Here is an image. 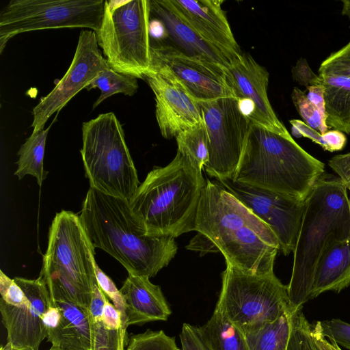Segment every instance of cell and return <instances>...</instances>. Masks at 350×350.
<instances>
[{"instance_id":"obj_1","label":"cell","mask_w":350,"mask_h":350,"mask_svg":"<svg viewBox=\"0 0 350 350\" xmlns=\"http://www.w3.org/2000/svg\"><path fill=\"white\" fill-rule=\"evenodd\" d=\"M195 231L213 243L226 265L250 274L273 272L280 251L277 237L268 225L217 180H206Z\"/></svg>"},{"instance_id":"obj_2","label":"cell","mask_w":350,"mask_h":350,"mask_svg":"<svg viewBox=\"0 0 350 350\" xmlns=\"http://www.w3.org/2000/svg\"><path fill=\"white\" fill-rule=\"evenodd\" d=\"M79 217L94 248L108 253L129 274L154 277L177 252L174 238L145 233L129 201L93 188L87 192Z\"/></svg>"},{"instance_id":"obj_3","label":"cell","mask_w":350,"mask_h":350,"mask_svg":"<svg viewBox=\"0 0 350 350\" xmlns=\"http://www.w3.org/2000/svg\"><path fill=\"white\" fill-rule=\"evenodd\" d=\"M350 239V206L347 189L339 178L323 174L304 201L302 219L293 250V265L287 285L295 310L310 299L317 263L336 241Z\"/></svg>"},{"instance_id":"obj_4","label":"cell","mask_w":350,"mask_h":350,"mask_svg":"<svg viewBox=\"0 0 350 350\" xmlns=\"http://www.w3.org/2000/svg\"><path fill=\"white\" fill-rule=\"evenodd\" d=\"M206 182L202 170L177 151L168 165L147 174L129 201V207L147 235L176 238L195 231Z\"/></svg>"},{"instance_id":"obj_5","label":"cell","mask_w":350,"mask_h":350,"mask_svg":"<svg viewBox=\"0 0 350 350\" xmlns=\"http://www.w3.org/2000/svg\"><path fill=\"white\" fill-rule=\"evenodd\" d=\"M325 164L303 149L291 136L252 123L233 179L305 201Z\"/></svg>"},{"instance_id":"obj_6","label":"cell","mask_w":350,"mask_h":350,"mask_svg":"<svg viewBox=\"0 0 350 350\" xmlns=\"http://www.w3.org/2000/svg\"><path fill=\"white\" fill-rule=\"evenodd\" d=\"M81 158L91 188L127 201L139 187L122 126L113 112L82 124Z\"/></svg>"},{"instance_id":"obj_7","label":"cell","mask_w":350,"mask_h":350,"mask_svg":"<svg viewBox=\"0 0 350 350\" xmlns=\"http://www.w3.org/2000/svg\"><path fill=\"white\" fill-rule=\"evenodd\" d=\"M96 32L111 68L144 79L151 64L150 0H106Z\"/></svg>"},{"instance_id":"obj_8","label":"cell","mask_w":350,"mask_h":350,"mask_svg":"<svg viewBox=\"0 0 350 350\" xmlns=\"http://www.w3.org/2000/svg\"><path fill=\"white\" fill-rule=\"evenodd\" d=\"M215 309L242 333L277 320L291 306L287 286L274 272L250 274L226 265Z\"/></svg>"},{"instance_id":"obj_9","label":"cell","mask_w":350,"mask_h":350,"mask_svg":"<svg viewBox=\"0 0 350 350\" xmlns=\"http://www.w3.org/2000/svg\"><path fill=\"white\" fill-rule=\"evenodd\" d=\"M104 0H12L0 13V53L14 36L58 28H88L96 32Z\"/></svg>"},{"instance_id":"obj_10","label":"cell","mask_w":350,"mask_h":350,"mask_svg":"<svg viewBox=\"0 0 350 350\" xmlns=\"http://www.w3.org/2000/svg\"><path fill=\"white\" fill-rule=\"evenodd\" d=\"M94 254L79 215L63 210L55 215L49 228L41 271L63 276L92 296L98 284Z\"/></svg>"},{"instance_id":"obj_11","label":"cell","mask_w":350,"mask_h":350,"mask_svg":"<svg viewBox=\"0 0 350 350\" xmlns=\"http://www.w3.org/2000/svg\"><path fill=\"white\" fill-rule=\"evenodd\" d=\"M199 105L208 142L209 161L204 170L216 180L232 178L252 122L234 97L200 101Z\"/></svg>"},{"instance_id":"obj_12","label":"cell","mask_w":350,"mask_h":350,"mask_svg":"<svg viewBox=\"0 0 350 350\" xmlns=\"http://www.w3.org/2000/svg\"><path fill=\"white\" fill-rule=\"evenodd\" d=\"M224 68L183 53L169 42L151 43L152 71L197 102L233 96Z\"/></svg>"},{"instance_id":"obj_13","label":"cell","mask_w":350,"mask_h":350,"mask_svg":"<svg viewBox=\"0 0 350 350\" xmlns=\"http://www.w3.org/2000/svg\"><path fill=\"white\" fill-rule=\"evenodd\" d=\"M109 68L98 49L96 32L82 30L69 68L55 88L42 97L33 109V132L44 129L53 113L59 112L77 94L87 89L103 71Z\"/></svg>"},{"instance_id":"obj_14","label":"cell","mask_w":350,"mask_h":350,"mask_svg":"<svg viewBox=\"0 0 350 350\" xmlns=\"http://www.w3.org/2000/svg\"><path fill=\"white\" fill-rule=\"evenodd\" d=\"M256 217L278 239L285 256L293 252L304 209V201L234 180H216Z\"/></svg>"},{"instance_id":"obj_15","label":"cell","mask_w":350,"mask_h":350,"mask_svg":"<svg viewBox=\"0 0 350 350\" xmlns=\"http://www.w3.org/2000/svg\"><path fill=\"white\" fill-rule=\"evenodd\" d=\"M226 84L241 112L252 124L291 136L277 117L267 96L269 72L249 53H241L224 69Z\"/></svg>"},{"instance_id":"obj_16","label":"cell","mask_w":350,"mask_h":350,"mask_svg":"<svg viewBox=\"0 0 350 350\" xmlns=\"http://www.w3.org/2000/svg\"><path fill=\"white\" fill-rule=\"evenodd\" d=\"M14 281L27 298L25 304L16 306L0 299V312L7 331L9 350H38L47 338L44 315L52 305L44 280L38 277L29 280L15 277Z\"/></svg>"},{"instance_id":"obj_17","label":"cell","mask_w":350,"mask_h":350,"mask_svg":"<svg viewBox=\"0 0 350 350\" xmlns=\"http://www.w3.org/2000/svg\"><path fill=\"white\" fill-rule=\"evenodd\" d=\"M156 101V118L161 135L176 137L182 131L203 122L199 102L159 75L149 71L144 77Z\"/></svg>"},{"instance_id":"obj_18","label":"cell","mask_w":350,"mask_h":350,"mask_svg":"<svg viewBox=\"0 0 350 350\" xmlns=\"http://www.w3.org/2000/svg\"><path fill=\"white\" fill-rule=\"evenodd\" d=\"M178 15L230 61L241 53L221 0H170Z\"/></svg>"},{"instance_id":"obj_19","label":"cell","mask_w":350,"mask_h":350,"mask_svg":"<svg viewBox=\"0 0 350 350\" xmlns=\"http://www.w3.org/2000/svg\"><path fill=\"white\" fill-rule=\"evenodd\" d=\"M150 15L159 19L169 42L187 55L226 68L230 61L217 48L202 38L176 12L170 0H150Z\"/></svg>"},{"instance_id":"obj_20","label":"cell","mask_w":350,"mask_h":350,"mask_svg":"<svg viewBox=\"0 0 350 350\" xmlns=\"http://www.w3.org/2000/svg\"><path fill=\"white\" fill-rule=\"evenodd\" d=\"M120 291L124 300L127 327L167 321L172 314L161 287L148 277L129 274Z\"/></svg>"},{"instance_id":"obj_21","label":"cell","mask_w":350,"mask_h":350,"mask_svg":"<svg viewBox=\"0 0 350 350\" xmlns=\"http://www.w3.org/2000/svg\"><path fill=\"white\" fill-rule=\"evenodd\" d=\"M59 311L56 323L47 329L51 348L59 350H91L92 327L88 310L60 295H50Z\"/></svg>"},{"instance_id":"obj_22","label":"cell","mask_w":350,"mask_h":350,"mask_svg":"<svg viewBox=\"0 0 350 350\" xmlns=\"http://www.w3.org/2000/svg\"><path fill=\"white\" fill-rule=\"evenodd\" d=\"M350 284V239L330 245L319 259L310 299L332 291L340 292Z\"/></svg>"},{"instance_id":"obj_23","label":"cell","mask_w":350,"mask_h":350,"mask_svg":"<svg viewBox=\"0 0 350 350\" xmlns=\"http://www.w3.org/2000/svg\"><path fill=\"white\" fill-rule=\"evenodd\" d=\"M324 90L325 124L350 134V78L320 74Z\"/></svg>"},{"instance_id":"obj_24","label":"cell","mask_w":350,"mask_h":350,"mask_svg":"<svg viewBox=\"0 0 350 350\" xmlns=\"http://www.w3.org/2000/svg\"><path fill=\"white\" fill-rule=\"evenodd\" d=\"M294 311H288L271 323L243 333L249 350H286Z\"/></svg>"},{"instance_id":"obj_25","label":"cell","mask_w":350,"mask_h":350,"mask_svg":"<svg viewBox=\"0 0 350 350\" xmlns=\"http://www.w3.org/2000/svg\"><path fill=\"white\" fill-rule=\"evenodd\" d=\"M51 126L45 129L32 132L21 146L17 153L18 167L14 172L18 180H21L26 175H31L36 178L38 185L41 186L46 179L48 172L44 169V157L46 137Z\"/></svg>"},{"instance_id":"obj_26","label":"cell","mask_w":350,"mask_h":350,"mask_svg":"<svg viewBox=\"0 0 350 350\" xmlns=\"http://www.w3.org/2000/svg\"><path fill=\"white\" fill-rule=\"evenodd\" d=\"M200 329L211 350H249L243 334L215 309Z\"/></svg>"},{"instance_id":"obj_27","label":"cell","mask_w":350,"mask_h":350,"mask_svg":"<svg viewBox=\"0 0 350 350\" xmlns=\"http://www.w3.org/2000/svg\"><path fill=\"white\" fill-rule=\"evenodd\" d=\"M175 138L177 151L202 170L209 161L208 136L204 122L182 131Z\"/></svg>"},{"instance_id":"obj_28","label":"cell","mask_w":350,"mask_h":350,"mask_svg":"<svg viewBox=\"0 0 350 350\" xmlns=\"http://www.w3.org/2000/svg\"><path fill=\"white\" fill-rule=\"evenodd\" d=\"M98 88L100 94L93 104L92 109L107 98L116 94L133 96L138 89L137 79L120 74L109 68L103 71L88 87L87 90Z\"/></svg>"},{"instance_id":"obj_29","label":"cell","mask_w":350,"mask_h":350,"mask_svg":"<svg viewBox=\"0 0 350 350\" xmlns=\"http://www.w3.org/2000/svg\"><path fill=\"white\" fill-rule=\"evenodd\" d=\"M286 350H319L312 334V325L303 313L295 310L291 317V330Z\"/></svg>"},{"instance_id":"obj_30","label":"cell","mask_w":350,"mask_h":350,"mask_svg":"<svg viewBox=\"0 0 350 350\" xmlns=\"http://www.w3.org/2000/svg\"><path fill=\"white\" fill-rule=\"evenodd\" d=\"M126 350H180L175 337L167 336L163 330L147 329L132 334L128 338Z\"/></svg>"},{"instance_id":"obj_31","label":"cell","mask_w":350,"mask_h":350,"mask_svg":"<svg viewBox=\"0 0 350 350\" xmlns=\"http://www.w3.org/2000/svg\"><path fill=\"white\" fill-rule=\"evenodd\" d=\"M92 343L91 350H124L126 338V329L118 330L107 329L102 321L94 322L91 320Z\"/></svg>"},{"instance_id":"obj_32","label":"cell","mask_w":350,"mask_h":350,"mask_svg":"<svg viewBox=\"0 0 350 350\" xmlns=\"http://www.w3.org/2000/svg\"><path fill=\"white\" fill-rule=\"evenodd\" d=\"M291 96L296 110L307 125L321 134L329 130L319 111L308 99L305 92L295 87Z\"/></svg>"},{"instance_id":"obj_33","label":"cell","mask_w":350,"mask_h":350,"mask_svg":"<svg viewBox=\"0 0 350 350\" xmlns=\"http://www.w3.org/2000/svg\"><path fill=\"white\" fill-rule=\"evenodd\" d=\"M327 74L350 78V41L336 51L332 53L321 64L319 75Z\"/></svg>"},{"instance_id":"obj_34","label":"cell","mask_w":350,"mask_h":350,"mask_svg":"<svg viewBox=\"0 0 350 350\" xmlns=\"http://www.w3.org/2000/svg\"><path fill=\"white\" fill-rule=\"evenodd\" d=\"M95 273L98 286L105 295L112 301L114 306L120 312L122 326L126 329L128 327L126 325L125 304L120 291L117 288L111 279L100 269L96 262L95 264Z\"/></svg>"},{"instance_id":"obj_35","label":"cell","mask_w":350,"mask_h":350,"mask_svg":"<svg viewBox=\"0 0 350 350\" xmlns=\"http://www.w3.org/2000/svg\"><path fill=\"white\" fill-rule=\"evenodd\" d=\"M324 336L350 350V324L338 319L317 321Z\"/></svg>"},{"instance_id":"obj_36","label":"cell","mask_w":350,"mask_h":350,"mask_svg":"<svg viewBox=\"0 0 350 350\" xmlns=\"http://www.w3.org/2000/svg\"><path fill=\"white\" fill-rule=\"evenodd\" d=\"M0 293L7 304L20 306L26 304L27 298L23 291L14 281L0 270Z\"/></svg>"},{"instance_id":"obj_37","label":"cell","mask_w":350,"mask_h":350,"mask_svg":"<svg viewBox=\"0 0 350 350\" xmlns=\"http://www.w3.org/2000/svg\"><path fill=\"white\" fill-rule=\"evenodd\" d=\"M179 336L182 350H211L204 339L200 327L185 323Z\"/></svg>"},{"instance_id":"obj_38","label":"cell","mask_w":350,"mask_h":350,"mask_svg":"<svg viewBox=\"0 0 350 350\" xmlns=\"http://www.w3.org/2000/svg\"><path fill=\"white\" fill-rule=\"evenodd\" d=\"M293 80L298 84L308 88L322 85V79L310 68L306 59L301 57L291 69Z\"/></svg>"},{"instance_id":"obj_39","label":"cell","mask_w":350,"mask_h":350,"mask_svg":"<svg viewBox=\"0 0 350 350\" xmlns=\"http://www.w3.org/2000/svg\"><path fill=\"white\" fill-rule=\"evenodd\" d=\"M328 164L350 191V152L334 156L329 160Z\"/></svg>"},{"instance_id":"obj_40","label":"cell","mask_w":350,"mask_h":350,"mask_svg":"<svg viewBox=\"0 0 350 350\" xmlns=\"http://www.w3.org/2000/svg\"><path fill=\"white\" fill-rule=\"evenodd\" d=\"M107 297L96 284L93 289L88 313L90 320L97 322L102 321L103 308Z\"/></svg>"},{"instance_id":"obj_41","label":"cell","mask_w":350,"mask_h":350,"mask_svg":"<svg viewBox=\"0 0 350 350\" xmlns=\"http://www.w3.org/2000/svg\"><path fill=\"white\" fill-rule=\"evenodd\" d=\"M102 322L110 330H118L122 327L120 312L108 299L103 308Z\"/></svg>"},{"instance_id":"obj_42","label":"cell","mask_w":350,"mask_h":350,"mask_svg":"<svg viewBox=\"0 0 350 350\" xmlns=\"http://www.w3.org/2000/svg\"><path fill=\"white\" fill-rule=\"evenodd\" d=\"M325 144V150L329 152L339 151L344 148L347 143V137L344 133L336 130H328L323 133Z\"/></svg>"},{"instance_id":"obj_43","label":"cell","mask_w":350,"mask_h":350,"mask_svg":"<svg viewBox=\"0 0 350 350\" xmlns=\"http://www.w3.org/2000/svg\"><path fill=\"white\" fill-rule=\"evenodd\" d=\"M307 90V97L317 107L323 119L325 122L324 90L323 84L310 87Z\"/></svg>"},{"instance_id":"obj_44","label":"cell","mask_w":350,"mask_h":350,"mask_svg":"<svg viewBox=\"0 0 350 350\" xmlns=\"http://www.w3.org/2000/svg\"><path fill=\"white\" fill-rule=\"evenodd\" d=\"M187 248L205 253L219 251L207 237L200 232L190 241Z\"/></svg>"},{"instance_id":"obj_45","label":"cell","mask_w":350,"mask_h":350,"mask_svg":"<svg viewBox=\"0 0 350 350\" xmlns=\"http://www.w3.org/2000/svg\"><path fill=\"white\" fill-rule=\"evenodd\" d=\"M342 14L350 20V0H342Z\"/></svg>"},{"instance_id":"obj_46","label":"cell","mask_w":350,"mask_h":350,"mask_svg":"<svg viewBox=\"0 0 350 350\" xmlns=\"http://www.w3.org/2000/svg\"><path fill=\"white\" fill-rule=\"evenodd\" d=\"M0 350H9L8 348L7 347L6 345L5 346H1V349Z\"/></svg>"},{"instance_id":"obj_47","label":"cell","mask_w":350,"mask_h":350,"mask_svg":"<svg viewBox=\"0 0 350 350\" xmlns=\"http://www.w3.org/2000/svg\"><path fill=\"white\" fill-rule=\"evenodd\" d=\"M49 350H59V349H56L51 348V349H49Z\"/></svg>"}]
</instances>
